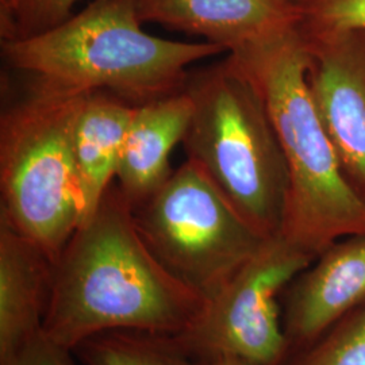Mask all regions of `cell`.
Returning a JSON list of instances; mask_svg holds the SVG:
<instances>
[{"label":"cell","instance_id":"1","mask_svg":"<svg viewBox=\"0 0 365 365\" xmlns=\"http://www.w3.org/2000/svg\"><path fill=\"white\" fill-rule=\"evenodd\" d=\"M205 304L146 247L115 182L53 262L42 333L69 352L111 330L178 336Z\"/></svg>","mask_w":365,"mask_h":365},{"label":"cell","instance_id":"2","mask_svg":"<svg viewBox=\"0 0 365 365\" xmlns=\"http://www.w3.org/2000/svg\"><path fill=\"white\" fill-rule=\"evenodd\" d=\"M140 0H93L38 34L1 41L6 64L26 90L53 96L107 92L133 106L182 92L190 66L225 52L210 42H180L141 29Z\"/></svg>","mask_w":365,"mask_h":365},{"label":"cell","instance_id":"3","mask_svg":"<svg viewBox=\"0 0 365 365\" xmlns=\"http://www.w3.org/2000/svg\"><path fill=\"white\" fill-rule=\"evenodd\" d=\"M227 54L259 87L282 145L288 191L280 235L314 260L365 235V200L344 176L314 103L298 25Z\"/></svg>","mask_w":365,"mask_h":365},{"label":"cell","instance_id":"4","mask_svg":"<svg viewBox=\"0 0 365 365\" xmlns=\"http://www.w3.org/2000/svg\"><path fill=\"white\" fill-rule=\"evenodd\" d=\"M184 91L192 101L182 143L187 157L255 232L264 238L280 235L287 165L256 83L227 54L223 61L190 72Z\"/></svg>","mask_w":365,"mask_h":365},{"label":"cell","instance_id":"5","mask_svg":"<svg viewBox=\"0 0 365 365\" xmlns=\"http://www.w3.org/2000/svg\"><path fill=\"white\" fill-rule=\"evenodd\" d=\"M81 96L26 90L0 117V218L53 262L90 218L72 144Z\"/></svg>","mask_w":365,"mask_h":365},{"label":"cell","instance_id":"6","mask_svg":"<svg viewBox=\"0 0 365 365\" xmlns=\"http://www.w3.org/2000/svg\"><path fill=\"white\" fill-rule=\"evenodd\" d=\"M133 215L157 260L206 302L268 240L190 158Z\"/></svg>","mask_w":365,"mask_h":365},{"label":"cell","instance_id":"7","mask_svg":"<svg viewBox=\"0 0 365 365\" xmlns=\"http://www.w3.org/2000/svg\"><path fill=\"white\" fill-rule=\"evenodd\" d=\"M313 261L280 235L265 240L206 302L192 325L173 337L209 361L230 356L255 364L283 365L289 345L279 300Z\"/></svg>","mask_w":365,"mask_h":365},{"label":"cell","instance_id":"8","mask_svg":"<svg viewBox=\"0 0 365 365\" xmlns=\"http://www.w3.org/2000/svg\"><path fill=\"white\" fill-rule=\"evenodd\" d=\"M300 34L314 103L344 176L365 200V30Z\"/></svg>","mask_w":365,"mask_h":365},{"label":"cell","instance_id":"9","mask_svg":"<svg viewBox=\"0 0 365 365\" xmlns=\"http://www.w3.org/2000/svg\"><path fill=\"white\" fill-rule=\"evenodd\" d=\"M364 304L365 235H353L327 249L284 291L289 354L312 345Z\"/></svg>","mask_w":365,"mask_h":365},{"label":"cell","instance_id":"10","mask_svg":"<svg viewBox=\"0 0 365 365\" xmlns=\"http://www.w3.org/2000/svg\"><path fill=\"white\" fill-rule=\"evenodd\" d=\"M138 16L230 53L297 26L299 9L294 0H140Z\"/></svg>","mask_w":365,"mask_h":365},{"label":"cell","instance_id":"11","mask_svg":"<svg viewBox=\"0 0 365 365\" xmlns=\"http://www.w3.org/2000/svg\"><path fill=\"white\" fill-rule=\"evenodd\" d=\"M53 261L0 218V363L42 333Z\"/></svg>","mask_w":365,"mask_h":365},{"label":"cell","instance_id":"12","mask_svg":"<svg viewBox=\"0 0 365 365\" xmlns=\"http://www.w3.org/2000/svg\"><path fill=\"white\" fill-rule=\"evenodd\" d=\"M192 117V101L182 90L135 106L118 167L117 185L137 209L170 179L173 148L182 143Z\"/></svg>","mask_w":365,"mask_h":365},{"label":"cell","instance_id":"13","mask_svg":"<svg viewBox=\"0 0 365 365\" xmlns=\"http://www.w3.org/2000/svg\"><path fill=\"white\" fill-rule=\"evenodd\" d=\"M134 108L107 92L86 93L78 99L72 144L90 217L117 178Z\"/></svg>","mask_w":365,"mask_h":365},{"label":"cell","instance_id":"14","mask_svg":"<svg viewBox=\"0 0 365 365\" xmlns=\"http://www.w3.org/2000/svg\"><path fill=\"white\" fill-rule=\"evenodd\" d=\"M83 365H210L173 336L111 330L83 341L73 351Z\"/></svg>","mask_w":365,"mask_h":365},{"label":"cell","instance_id":"15","mask_svg":"<svg viewBox=\"0 0 365 365\" xmlns=\"http://www.w3.org/2000/svg\"><path fill=\"white\" fill-rule=\"evenodd\" d=\"M291 354L283 365H365V304Z\"/></svg>","mask_w":365,"mask_h":365},{"label":"cell","instance_id":"16","mask_svg":"<svg viewBox=\"0 0 365 365\" xmlns=\"http://www.w3.org/2000/svg\"><path fill=\"white\" fill-rule=\"evenodd\" d=\"M303 33L365 30V0H298Z\"/></svg>","mask_w":365,"mask_h":365},{"label":"cell","instance_id":"17","mask_svg":"<svg viewBox=\"0 0 365 365\" xmlns=\"http://www.w3.org/2000/svg\"><path fill=\"white\" fill-rule=\"evenodd\" d=\"M78 0H19L14 38L30 37L63 24ZM13 38V39H14Z\"/></svg>","mask_w":365,"mask_h":365},{"label":"cell","instance_id":"18","mask_svg":"<svg viewBox=\"0 0 365 365\" xmlns=\"http://www.w3.org/2000/svg\"><path fill=\"white\" fill-rule=\"evenodd\" d=\"M73 353L54 344L41 333L11 359L0 365H71Z\"/></svg>","mask_w":365,"mask_h":365},{"label":"cell","instance_id":"19","mask_svg":"<svg viewBox=\"0 0 365 365\" xmlns=\"http://www.w3.org/2000/svg\"><path fill=\"white\" fill-rule=\"evenodd\" d=\"M18 4L19 0H0V41H9L15 36Z\"/></svg>","mask_w":365,"mask_h":365},{"label":"cell","instance_id":"20","mask_svg":"<svg viewBox=\"0 0 365 365\" xmlns=\"http://www.w3.org/2000/svg\"><path fill=\"white\" fill-rule=\"evenodd\" d=\"M210 365H260L255 363H249L245 360L237 359V357H230V356H218L210 360Z\"/></svg>","mask_w":365,"mask_h":365},{"label":"cell","instance_id":"21","mask_svg":"<svg viewBox=\"0 0 365 365\" xmlns=\"http://www.w3.org/2000/svg\"><path fill=\"white\" fill-rule=\"evenodd\" d=\"M71 365H76V364H75V361H73V360H72V363H71Z\"/></svg>","mask_w":365,"mask_h":365},{"label":"cell","instance_id":"22","mask_svg":"<svg viewBox=\"0 0 365 365\" xmlns=\"http://www.w3.org/2000/svg\"><path fill=\"white\" fill-rule=\"evenodd\" d=\"M294 1H298V0H294Z\"/></svg>","mask_w":365,"mask_h":365}]
</instances>
